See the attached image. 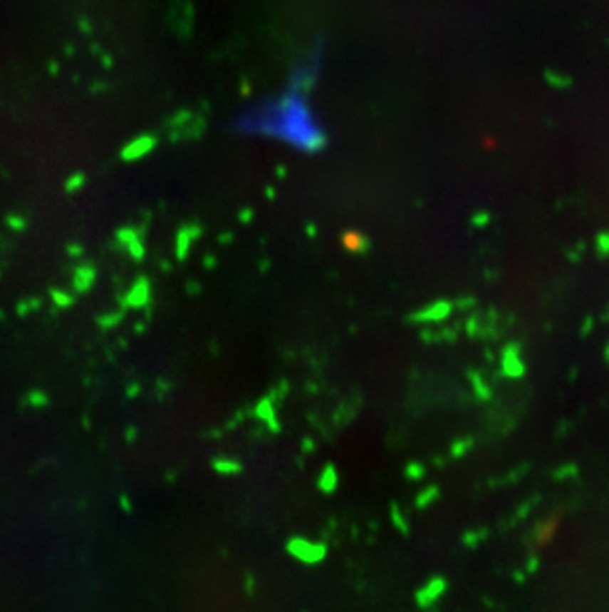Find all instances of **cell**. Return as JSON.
<instances>
[{
  "label": "cell",
  "instance_id": "50",
  "mask_svg": "<svg viewBox=\"0 0 609 612\" xmlns=\"http://www.w3.org/2000/svg\"><path fill=\"white\" fill-rule=\"evenodd\" d=\"M305 230H307V236H309V238H315V236H317V226H315V224H307Z\"/></svg>",
  "mask_w": 609,
  "mask_h": 612
},
{
  "label": "cell",
  "instance_id": "45",
  "mask_svg": "<svg viewBox=\"0 0 609 612\" xmlns=\"http://www.w3.org/2000/svg\"><path fill=\"white\" fill-rule=\"evenodd\" d=\"M139 392H141V384H139V382H135V384H129V387H127V397H129V399L139 397Z\"/></svg>",
  "mask_w": 609,
  "mask_h": 612
},
{
  "label": "cell",
  "instance_id": "46",
  "mask_svg": "<svg viewBox=\"0 0 609 612\" xmlns=\"http://www.w3.org/2000/svg\"><path fill=\"white\" fill-rule=\"evenodd\" d=\"M239 222H244V224H249L251 222V218H254V210L251 208H246V210H241L239 213Z\"/></svg>",
  "mask_w": 609,
  "mask_h": 612
},
{
  "label": "cell",
  "instance_id": "27",
  "mask_svg": "<svg viewBox=\"0 0 609 612\" xmlns=\"http://www.w3.org/2000/svg\"><path fill=\"white\" fill-rule=\"evenodd\" d=\"M554 525H556V521L554 519H550V521H546V524H540L536 525V539H538V543H544L552 537V533H554Z\"/></svg>",
  "mask_w": 609,
  "mask_h": 612
},
{
  "label": "cell",
  "instance_id": "48",
  "mask_svg": "<svg viewBox=\"0 0 609 612\" xmlns=\"http://www.w3.org/2000/svg\"><path fill=\"white\" fill-rule=\"evenodd\" d=\"M218 242H220V244H226V246H230L231 242H234V234H231V232L220 234V236H218Z\"/></svg>",
  "mask_w": 609,
  "mask_h": 612
},
{
  "label": "cell",
  "instance_id": "38",
  "mask_svg": "<svg viewBox=\"0 0 609 612\" xmlns=\"http://www.w3.org/2000/svg\"><path fill=\"white\" fill-rule=\"evenodd\" d=\"M186 293H188L190 297H198V295H202V285L198 284L196 280H188V282H186Z\"/></svg>",
  "mask_w": 609,
  "mask_h": 612
},
{
  "label": "cell",
  "instance_id": "15",
  "mask_svg": "<svg viewBox=\"0 0 609 612\" xmlns=\"http://www.w3.org/2000/svg\"><path fill=\"white\" fill-rule=\"evenodd\" d=\"M210 466L220 476H239V474H244V464L239 460H234V458H228V456H216V458L210 460Z\"/></svg>",
  "mask_w": 609,
  "mask_h": 612
},
{
  "label": "cell",
  "instance_id": "3",
  "mask_svg": "<svg viewBox=\"0 0 609 612\" xmlns=\"http://www.w3.org/2000/svg\"><path fill=\"white\" fill-rule=\"evenodd\" d=\"M447 591H449V581L442 577V575H433V577L427 578L424 585L420 586L414 593L415 606L422 608V611L435 608Z\"/></svg>",
  "mask_w": 609,
  "mask_h": 612
},
{
  "label": "cell",
  "instance_id": "6",
  "mask_svg": "<svg viewBox=\"0 0 609 612\" xmlns=\"http://www.w3.org/2000/svg\"><path fill=\"white\" fill-rule=\"evenodd\" d=\"M115 242L119 244V248H123L132 262L141 264L142 260L147 257V246H145V232L142 228H135V226H123L115 232Z\"/></svg>",
  "mask_w": 609,
  "mask_h": 612
},
{
  "label": "cell",
  "instance_id": "1",
  "mask_svg": "<svg viewBox=\"0 0 609 612\" xmlns=\"http://www.w3.org/2000/svg\"><path fill=\"white\" fill-rule=\"evenodd\" d=\"M285 551L289 557L299 561L301 565L315 567V565H321L327 559L328 545L325 541H313V539L301 537V535H293L285 543Z\"/></svg>",
  "mask_w": 609,
  "mask_h": 612
},
{
  "label": "cell",
  "instance_id": "49",
  "mask_svg": "<svg viewBox=\"0 0 609 612\" xmlns=\"http://www.w3.org/2000/svg\"><path fill=\"white\" fill-rule=\"evenodd\" d=\"M125 436H127V442H135V440H137V428H135V426H131V428H127V432H125Z\"/></svg>",
  "mask_w": 609,
  "mask_h": 612
},
{
  "label": "cell",
  "instance_id": "56",
  "mask_svg": "<svg viewBox=\"0 0 609 612\" xmlns=\"http://www.w3.org/2000/svg\"><path fill=\"white\" fill-rule=\"evenodd\" d=\"M160 270H165V272H170V264H168V262H160Z\"/></svg>",
  "mask_w": 609,
  "mask_h": 612
},
{
  "label": "cell",
  "instance_id": "36",
  "mask_svg": "<svg viewBox=\"0 0 609 612\" xmlns=\"http://www.w3.org/2000/svg\"><path fill=\"white\" fill-rule=\"evenodd\" d=\"M34 307H40V302L38 300H28V302H20L18 303V315H26L28 311H32Z\"/></svg>",
  "mask_w": 609,
  "mask_h": 612
},
{
  "label": "cell",
  "instance_id": "33",
  "mask_svg": "<svg viewBox=\"0 0 609 612\" xmlns=\"http://www.w3.org/2000/svg\"><path fill=\"white\" fill-rule=\"evenodd\" d=\"M6 224H9V228H12L14 232L26 230V220H24L22 216H18V214H10L9 218H6Z\"/></svg>",
  "mask_w": 609,
  "mask_h": 612
},
{
  "label": "cell",
  "instance_id": "5",
  "mask_svg": "<svg viewBox=\"0 0 609 612\" xmlns=\"http://www.w3.org/2000/svg\"><path fill=\"white\" fill-rule=\"evenodd\" d=\"M501 374L506 379H522L526 374V363L522 359V345L519 341H509L501 349Z\"/></svg>",
  "mask_w": 609,
  "mask_h": 612
},
{
  "label": "cell",
  "instance_id": "24",
  "mask_svg": "<svg viewBox=\"0 0 609 612\" xmlns=\"http://www.w3.org/2000/svg\"><path fill=\"white\" fill-rule=\"evenodd\" d=\"M50 295H52V302L56 303V307H60V310H66V307H71V305H73V295L63 292V290L53 287V290H50Z\"/></svg>",
  "mask_w": 609,
  "mask_h": 612
},
{
  "label": "cell",
  "instance_id": "53",
  "mask_svg": "<svg viewBox=\"0 0 609 612\" xmlns=\"http://www.w3.org/2000/svg\"><path fill=\"white\" fill-rule=\"evenodd\" d=\"M145 323H142V321H139V323H137V325H135V333H137V335H141V333H145Z\"/></svg>",
  "mask_w": 609,
  "mask_h": 612
},
{
  "label": "cell",
  "instance_id": "25",
  "mask_svg": "<svg viewBox=\"0 0 609 612\" xmlns=\"http://www.w3.org/2000/svg\"><path fill=\"white\" fill-rule=\"evenodd\" d=\"M453 303H455V311H465V313L477 310L479 305L475 295H461V297H457Z\"/></svg>",
  "mask_w": 609,
  "mask_h": 612
},
{
  "label": "cell",
  "instance_id": "42",
  "mask_svg": "<svg viewBox=\"0 0 609 612\" xmlns=\"http://www.w3.org/2000/svg\"><path fill=\"white\" fill-rule=\"evenodd\" d=\"M157 389H159V399H165L168 394V391H172V384H170V381H167V379H162V381H157Z\"/></svg>",
  "mask_w": 609,
  "mask_h": 612
},
{
  "label": "cell",
  "instance_id": "35",
  "mask_svg": "<svg viewBox=\"0 0 609 612\" xmlns=\"http://www.w3.org/2000/svg\"><path fill=\"white\" fill-rule=\"evenodd\" d=\"M491 222V216L486 213H477L473 218H471V224H473V228H485L486 224Z\"/></svg>",
  "mask_w": 609,
  "mask_h": 612
},
{
  "label": "cell",
  "instance_id": "4",
  "mask_svg": "<svg viewBox=\"0 0 609 612\" xmlns=\"http://www.w3.org/2000/svg\"><path fill=\"white\" fill-rule=\"evenodd\" d=\"M150 302H152V285H150V280L147 275H139L131 284V287L119 297V305L125 311L147 310Z\"/></svg>",
  "mask_w": 609,
  "mask_h": 612
},
{
  "label": "cell",
  "instance_id": "29",
  "mask_svg": "<svg viewBox=\"0 0 609 612\" xmlns=\"http://www.w3.org/2000/svg\"><path fill=\"white\" fill-rule=\"evenodd\" d=\"M583 254H585V242H578L576 246L566 250V257H568L570 264H580Z\"/></svg>",
  "mask_w": 609,
  "mask_h": 612
},
{
  "label": "cell",
  "instance_id": "37",
  "mask_svg": "<svg viewBox=\"0 0 609 612\" xmlns=\"http://www.w3.org/2000/svg\"><path fill=\"white\" fill-rule=\"evenodd\" d=\"M244 418H246V410H241V408H239V410H236V414H234V417L228 420L230 424L224 426V430H226V432H228V430H234V428H236V426H238L239 422L244 420Z\"/></svg>",
  "mask_w": 609,
  "mask_h": 612
},
{
  "label": "cell",
  "instance_id": "55",
  "mask_svg": "<svg viewBox=\"0 0 609 612\" xmlns=\"http://www.w3.org/2000/svg\"><path fill=\"white\" fill-rule=\"evenodd\" d=\"M603 361H605V363H609V343L605 345V349H603Z\"/></svg>",
  "mask_w": 609,
  "mask_h": 612
},
{
  "label": "cell",
  "instance_id": "40",
  "mask_svg": "<svg viewBox=\"0 0 609 612\" xmlns=\"http://www.w3.org/2000/svg\"><path fill=\"white\" fill-rule=\"evenodd\" d=\"M301 450H303V454H315V450H317V442H315L311 436H305V438H303V442H301Z\"/></svg>",
  "mask_w": 609,
  "mask_h": 612
},
{
  "label": "cell",
  "instance_id": "44",
  "mask_svg": "<svg viewBox=\"0 0 609 612\" xmlns=\"http://www.w3.org/2000/svg\"><path fill=\"white\" fill-rule=\"evenodd\" d=\"M119 506H121V509H123L125 514H131L132 511L131 499H129V496H125V494H121V496H119Z\"/></svg>",
  "mask_w": 609,
  "mask_h": 612
},
{
  "label": "cell",
  "instance_id": "31",
  "mask_svg": "<svg viewBox=\"0 0 609 612\" xmlns=\"http://www.w3.org/2000/svg\"><path fill=\"white\" fill-rule=\"evenodd\" d=\"M28 404L34 408H44L48 407V402H50V397L46 394L44 391H32L30 394H28Z\"/></svg>",
  "mask_w": 609,
  "mask_h": 612
},
{
  "label": "cell",
  "instance_id": "11",
  "mask_svg": "<svg viewBox=\"0 0 609 612\" xmlns=\"http://www.w3.org/2000/svg\"><path fill=\"white\" fill-rule=\"evenodd\" d=\"M343 248L348 252V254H354V256H366L370 252V238L358 230H346L343 234Z\"/></svg>",
  "mask_w": 609,
  "mask_h": 612
},
{
  "label": "cell",
  "instance_id": "12",
  "mask_svg": "<svg viewBox=\"0 0 609 612\" xmlns=\"http://www.w3.org/2000/svg\"><path fill=\"white\" fill-rule=\"evenodd\" d=\"M338 484H340V476H338V470H336L335 464H325V468L321 470L317 478V489L325 496H330L338 489Z\"/></svg>",
  "mask_w": 609,
  "mask_h": 612
},
{
  "label": "cell",
  "instance_id": "17",
  "mask_svg": "<svg viewBox=\"0 0 609 612\" xmlns=\"http://www.w3.org/2000/svg\"><path fill=\"white\" fill-rule=\"evenodd\" d=\"M477 440L473 436H461V438H455L449 446V456L453 460H459V458H465L473 448H475Z\"/></svg>",
  "mask_w": 609,
  "mask_h": 612
},
{
  "label": "cell",
  "instance_id": "51",
  "mask_svg": "<svg viewBox=\"0 0 609 612\" xmlns=\"http://www.w3.org/2000/svg\"><path fill=\"white\" fill-rule=\"evenodd\" d=\"M269 266H271V264H269V260H261V262H259V272L265 274V272L269 270Z\"/></svg>",
  "mask_w": 609,
  "mask_h": 612
},
{
  "label": "cell",
  "instance_id": "22",
  "mask_svg": "<svg viewBox=\"0 0 609 612\" xmlns=\"http://www.w3.org/2000/svg\"><path fill=\"white\" fill-rule=\"evenodd\" d=\"M427 474V468H425L422 461H407L406 468H404V476L410 481H422Z\"/></svg>",
  "mask_w": 609,
  "mask_h": 612
},
{
  "label": "cell",
  "instance_id": "26",
  "mask_svg": "<svg viewBox=\"0 0 609 612\" xmlns=\"http://www.w3.org/2000/svg\"><path fill=\"white\" fill-rule=\"evenodd\" d=\"M83 185H85V175H83V173H73V175L66 180V193H68V195H73V193H78L80 188H83Z\"/></svg>",
  "mask_w": 609,
  "mask_h": 612
},
{
  "label": "cell",
  "instance_id": "30",
  "mask_svg": "<svg viewBox=\"0 0 609 612\" xmlns=\"http://www.w3.org/2000/svg\"><path fill=\"white\" fill-rule=\"evenodd\" d=\"M538 499H540V496H534V497H530V499H526L524 504H521V506H519V509H516V514H514L516 521H522V519H524V517H526V515H529L530 511L534 509V507L538 506Z\"/></svg>",
  "mask_w": 609,
  "mask_h": 612
},
{
  "label": "cell",
  "instance_id": "20",
  "mask_svg": "<svg viewBox=\"0 0 609 612\" xmlns=\"http://www.w3.org/2000/svg\"><path fill=\"white\" fill-rule=\"evenodd\" d=\"M123 317H125L123 307H121V310H115V311H107V313H103V315H99L98 317V325L101 329L109 331V329L117 327V325L123 321Z\"/></svg>",
  "mask_w": 609,
  "mask_h": 612
},
{
  "label": "cell",
  "instance_id": "47",
  "mask_svg": "<svg viewBox=\"0 0 609 612\" xmlns=\"http://www.w3.org/2000/svg\"><path fill=\"white\" fill-rule=\"evenodd\" d=\"M512 578H514L516 585H522V583L526 581V571H524V568H522V571H514V573H512Z\"/></svg>",
  "mask_w": 609,
  "mask_h": 612
},
{
  "label": "cell",
  "instance_id": "13",
  "mask_svg": "<svg viewBox=\"0 0 609 612\" xmlns=\"http://www.w3.org/2000/svg\"><path fill=\"white\" fill-rule=\"evenodd\" d=\"M467 379L469 382H471L473 394H475V399H477L479 402H489V400H493L494 397L493 387L486 382V379L483 377V374L479 373V371H475V369H469Z\"/></svg>",
  "mask_w": 609,
  "mask_h": 612
},
{
  "label": "cell",
  "instance_id": "54",
  "mask_svg": "<svg viewBox=\"0 0 609 612\" xmlns=\"http://www.w3.org/2000/svg\"><path fill=\"white\" fill-rule=\"evenodd\" d=\"M433 464H435V466H437V468H443V466H445V464H447V458H439V456H437V458H435V460H433Z\"/></svg>",
  "mask_w": 609,
  "mask_h": 612
},
{
  "label": "cell",
  "instance_id": "10",
  "mask_svg": "<svg viewBox=\"0 0 609 612\" xmlns=\"http://www.w3.org/2000/svg\"><path fill=\"white\" fill-rule=\"evenodd\" d=\"M95 280H98V266L93 262H83L73 270L71 284H73L76 293H88L95 285Z\"/></svg>",
  "mask_w": 609,
  "mask_h": 612
},
{
  "label": "cell",
  "instance_id": "23",
  "mask_svg": "<svg viewBox=\"0 0 609 612\" xmlns=\"http://www.w3.org/2000/svg\"><path fill=\"white\" fill-rule=\"evenodd\" d=\"M595 256L600 260H608L609 257V230L598 232L595 236Z\"/></svg>",
  "mask_w": 609,
  "mask_h": 612
},
{
  "label": "cell",
  "instance_id": "43",
  "mask_svg": "<svg viewBox=\"0 0 609 612\" xmlns=\"http://www.w3.org/2000/svg\"><path fill=\"white\" fill-rule=\"evenodd\" d=\"M202 266L204 270H216V266H218V257L214 256V254H206V256L202 257Z\"/></svg>",
  "mask_w": 609,
  "mask_h": 612
},
{
  "label": "cell",
  "instance_id": "14",
  "mask_svg": "<svg viewBox=\"0 0 609 612\" xmlns=\"http://www.w3.org/2000/svg\"><path fill=\"white\" fill-rule=\"evenodd\" d=\"M152 147H155V139L142 135V137L135 139V141H131L125 147L123 151H121V157H123L125 160H137L145 157V155H149V153L152 151Z\"/></svg>",
  "mask_w": 609,
  "mask_h": 612
},
{
  "label": "cell",
  "instance_id": "41",
  "mask_svg": "<svg viewBox=\"0 0 609 612\" xmlns=\"http://www.w3.org/2000/svg\"><path fill=\"white\" fill-rule=\"evenodd\" d=\"M66 252H68L71 257H81L83 256V252H85V248H83L81 244H76V242H73V244H68V246H66Z\"/></svg>",
  "mask_w": 609,
  "mask_h": 612
},
{
  "label": "cell",
  "instance_id": "2",
  "mask_svg": "<svg viewBox=\"0 0 609 612\" xmlns=\"http://www.w3.org/2000/svg\"><path fill=\"white\" fill-rule=\"evenodd\" d=\"M455 311V303L451 300H435V302L427 303L420 310L412 311L406 317L410 325H435V323H443L453 315Z\"/></svg>",
  "mask_w": 609,
  "mask_h": 612
},
{
  "label": "cell",
  "instance_id": "28",
  "mask_svg": "<svg viewBox=\"0 0 609 612\" xmlns=\"http://www.w3.org/2000/svg\"><path fill=\"white\" fill-rule=\"evenodd\" d=\"M289 389H291V384H289V381H285V379H281V381L275 384L274 389H271V397H274L275 400H277V404L281 407V402L285 400V397L289 394Z\"/></svg>",
  "mask_w": 609,
  "mask_h": 612
},
{
  "label": "cell",
  "instance_id": "39",
  "mask_svg": "<svg viewBox=\"0 0 609 612\" xmlns=\"http://www.w3.org/2000/svg\"><path fill=\"white\" fill-rule=\"evenodd\" d=\"M593 323H595V320H593L592 315H585V317H583L582 329H580V335H582V337H588V335L592 333V331H593Z\"/></svg>",
  "mask_w": 609,
  "mask_h": 612
},
{
  "label": "cell",
  "instance_id": "18",
  "mask_svg": "<svg viewBox=\"0 0 609 612\" xmlns=\"http://www.w3.org/2000/svg\"><path fill=\"white\" fill-rule=\"evenodd\" d=\"M390 521H392V525L396 527V531L400 533L402 537H407V535H410V524H407L406 514H404V509H402V506H400L397 501H392V504H390Z\"/></svg>",
  "mask_w": 609,
  "mask_h": 612
},
{
  "label": "cell",
  "instance_id": "9",
  "mask_svg": "<svg viewBox=\"0 0 609 612\" xmlns=\"http://www.w3.org/2000/svg\"><path fill=\"white\" fill-rule=\"evenodd\" d=\"M463 323H457L453 327H422L420 329V339L427 345L435 343H455L459 339Z\"/></svg>",
  "mask_w": 609,
  "mask_h": 612
},
{
  "label": "cell",
  "instance_id": "8",
  "mask_svg": "<svg viewBox=\"0 0 609 612\" xmlns=\"http://www.w3.org/2000/svg\"><path fill=\"white\" fill-rule=\"evenodd\" d=\"M277 400L271 397V394H265L264 399H259L254 407V417L261 422V424L267 426V430L271 434H279L281 432V422H279V417H277Z\"/></svg>",
  "mask_w": 609,
  "mask_h": 612
},
{
  "label": "cell",
  "instance_id": "19",
  "mask_svg": "<svg viewBox=\"0 0 609 612\" xmlns=\"http://www.w3.org/2000/svg\"><path fill=\"white\" fill-rule=\"evenodd\" d=\"M489 537V529H471V531H465L461 535V543L467 547V549H477L481 543L486 541Z\"/></svg>",
  "mask_w": 609,
  "mask_h": 612
},
{
  "label": "cell",
  "instance_id": "16",
  "mask_svg": "<svg viewBox=\"0 0 609 612\" xmlns=\"http://www.w3.org/2000/svg\"><path fill=\"white\" fill-rule=\"evenodd\" d=\"M439 497H442V489H439L437 484L425 486V488H422L415 494L414 507L415 509H427V507H432L433 504H437Z\"/></svg>",
  "mask_w": 609,
  "mask_h": 612
},
{
  "label": "cell",
  "instance_id": "21",
  "mask_svg": "<svg viewBox=\"0 0 609 612\" xmlns=\"http://www.w3.org/2000/svg\"><path fill=\"white\" fill-rule=\"evenodd\" d=\"M578 474H580V468L576 466L574 461H568V464H562V466H558L556 470L552 471V478L556 479V481H568V479L578 478Z\"/></svg>",
  "mask_w": 609,
  "mask_h": 612
},
{
  "label": "cell",
  "instance_id": "34",
  "mask_svg": "<svg viewBox=\"0 0 609 612\" xmlns=\"http://www.w3.org/2000/svg\"><path fill=\"white\" fill-rule=\"evenodd\" d=\"M524 571H526V575H534L536 571L540 568V557L536 555V553H532L529 559H526V563H524Z\"/></svg>",
  "mask_w": 609,
  "mask_h": 612
},
{
  "label": "cell",
  "instance_id": "32",
  "mask_svg": "<svg viewBox=\"0 0 609 612\" xmlns=\"http://www.w3.org/2000/svg\"><path fill=\"white\" fill-rule=\"evenodd\" d=\"M244 593H246L247 598H254L257 593V578L256 575L249 573V571L244 575Z\"/></svg>",
  "mask_w": 609,
  "mask_h": 612
},
{
  "label": "cell",
  "instance_id": "7",
  "mask_svg": "<svg viewBox=\"0 0 609 612\" xmlns=\"http://www.w3.org/2000/svg\"><path fill=\"white\" fill-rule=\"evenodd\" d=\"M202 232L204 228L198 222H188V224H182V226L178 228L177 236H175V256H177L180 264L188 260L190 250H192V244H194L196 240H200Z\"/></svg>",
  "mask_w": 609,
  "mask_h": 612
},
{
  "label": "cell",
  "instance_id": "52",
  "mask_svg": "<svg viewBox=\"0 0 609 612\" xmlns=\"http://www.w3.org/2000/svg\"><path fill=\"white\" fill-rule=\"evenodd\" d=\"M600 321H603V323H609V305L600 313Z\"/></svg>",
  "mask_w": 609,
  "mask_h": 612
}]
</instances>
